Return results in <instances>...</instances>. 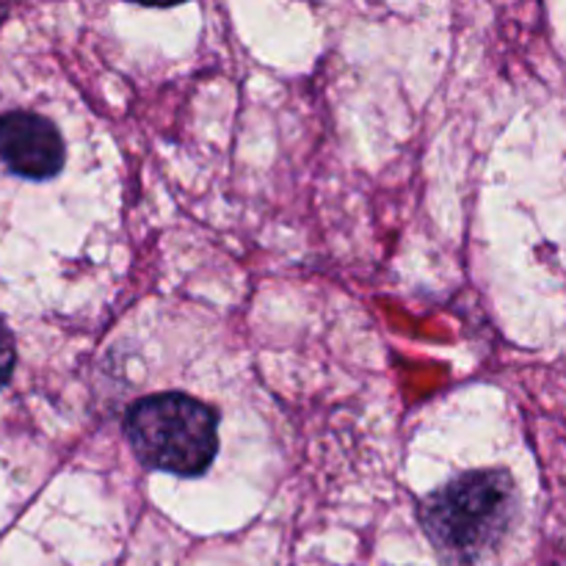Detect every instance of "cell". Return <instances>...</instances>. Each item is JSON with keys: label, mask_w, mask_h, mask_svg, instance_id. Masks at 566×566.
<instances>
[{"label": "cell", "mask_w": 566, "mask_h": 566, "mask_svg": "<svg viewBox=\"0 0 566 566\" xmlns=\"http://www.w3.org/2000/svg\"><path fill=\"white\" fill-rule=\"evenodd\" d=\"M418 514L437 556L470 566L506 536L517 514V486L506 470H470L431 492Z\"/></svg>", "instance_id": "obj_1"}, {"label": "cell", "mask_w": 566, "mask_h": 566, "mask_svg": "<svg viewBox=\"0 0 566 566\" xmlns=\"http://www.w3.org/2000/svg\"><path fill=\"white\" fill-rule=\"evenodd\" d=\"M125 437L147 470L197 479L219 457V415L188 392H158L127 409Z\"/></svg>", "instance_id": "obj_2"}, {"label": "cell", "mask_w": 566, "mask_h": 566, "mask_svg": "<svg viewBox=\"0 0 566 566\" xmlns=\"http://www.w3.org/2000/svg\"><path fill=\"white\" fill-rule=\"evenodd\" d=\"M0 158L14 175L50 180L64 166V142L55 125L31 111L0 116Z\"/></svg>", "instance_id": "obj_3"}, {"label": "cell", "mask_w": 566, "mask_h": 566, "mask_svg": "<svg viewBox=\"0 0 566 566\" xmlns=\"http://www.w3.org/2000/svg\"><path fill=\"white\" fill-rule=\"evenodd\" d=\"M11 370H14V340L0 321V387H6V381L11 379Z\"/></svg>", "instance_id": "obj_4"}]
</instances>
